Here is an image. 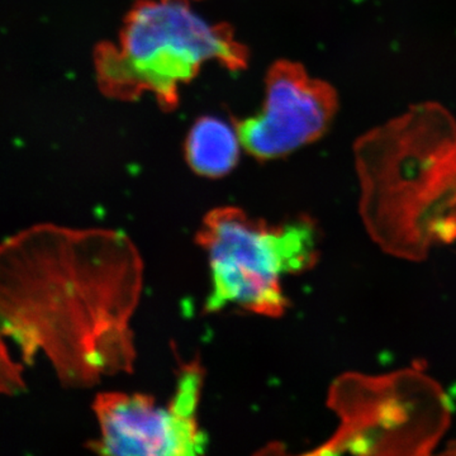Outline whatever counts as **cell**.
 <instances>
[{"instance_id": "3957f363", "label": "cell", "mask_w": 456, "mask_h": 456, "mask_svg": "<svg viewBox=\"0 0 456 456\" xmlns=\"http://www.w3.org/2000/svg\"><path fill=\"white\" fill-rule=\"evenodd\" d=\"M248 53L226 25H212L188 0H139L128 12L118 40L95 53L102 93L118 101L152 94L165 110L175 108L180 86L217 61L241 70Z\"/></svg>"}, {"instance_id": "9c48e42d", "label": "cell", "mask_w": 456, "mask_h": 456, "mask_svg": "<svg viewBox=\"0 0 456 456\" xmlns=\"http://www.w3.org/2000/svg\"><path fill=\"white\" fill-rule=\"evenodd\" d=\"M25 387L22 365L9 351L7 338L0 334V395H18Z\"/></svg>"}, {"instance_id": "277c9868", "label": "cell", "mask_w": 456, "mask_h": 456, "mask_svg": "<svg viewBox=\"0 0 456 456\" xmlns=\"http://www.w3.org/2000/svg\"><path fill=\"white\" fill-rule=\"evenodd\" d=\"M327 406L338 428L308 454L428 455L452 419L443 387L417 368L342 374L330 388Z\"/></svg>"}, {"instance_id": "6da1fadb", "label": "cell", "mask_w": 456, "mask_h": 456, "mask_svg": "<svg viewBox=\"0 0 456 456\" xmlns=\"http://www.w3.org/2000/svg\"><path fill=\"white\" fill-rule=\"evenodd\" d=\"M143 264L125 233L36 224L0 242V334L83 388L131 373Z\"/></svg>"}, {"instance_id": "ba28073f", "label": "cell", "mask_w": 456, "mask_h": 456, "mask_svg": "<svg viewBox=\"0 0 456 456\" xmlns=\"http://www.w3.org/2000/svg\"><path fill=\"white\" fill-rule=\"evenodd\" d=\"M242 141L237 125L217 116L200 117L185 139V160L198 175L222 178L239 163Z\"/></svg>"}, {"instance_id": "30bf717a", "label": "cell", "mask_w": 456, "mask_h": 456, "mask_svg": "<svg viewBox=\"0 0 456 456\" xmlns=\"http://www.w3.org/2000/svg\"><path fill=\"white\" fill-rule=\"evenodd\" d=\"M446 452H448V454H456V441L450 445V448Z\"/></svg>"}, {"instance_id": "7a4b0ae2", "label": "cell", "mask_w": 456, "mask_h": 456, "mask_svg": "<svg viewBox=\"0 0 456 456\" xmlns=\"http://www.w3.org/2000/svg\"><path fill=\"white\" fill-rule=\"evenodd\" d=\"M359 209L369 236L398 259L424 260L456 241V118L422 102L354 145Z\"/></svg>"}, {"instance_id": "5b68a950", "label": "cell", "mask_w": 456, "mask_h": 456, "mask_svg": "<svg viewBox=\"0 0 456 456\" xmlns=\"http://www.w3.org/2000/svg\"><path fill=\"white\" fill-rule=\"evenodd\" d=\"M316 237L314 224L305 217L273 226L236 207L213 209L197 233L211 273L206 311L236 305L281 317L288 307L281 279L314 265Z\"/></svg>"}, {"instance_id": "8992f818", "label": "cell", "mask_w": 456, "mask_h": 456, "mask_svg": "<svg viewBox=\"0 0 456 456\" xmlns=\"http://www.w3.org/2000/svg\"><path fill=\"white\" fill-rule=\"evenodd\" d=\"M203 380L202 365L191 362L182 367L173 397L165 404L139 393H102L93 404L99 437L90 448L104 455L203 454L208 445L198 422Z\"/></svg>"}, {"instance_id": "52a82bcc", "label": "cell", "mask_w": 456, "mask_h": 456, "mask_svg": "<svg viewBox=\"0 0 456 456\" xmlns=\"http://www.w3.org/2000/svg\"><path fill=\"white\" fill-rule=\"evenodd\" d=\"M338 104L334 86L312 77L305 66L274 62L265 77L263 107L237 123L242 146L259 160L284 158L320 140L331 127Z\"/></svg>"}]
</instances>
